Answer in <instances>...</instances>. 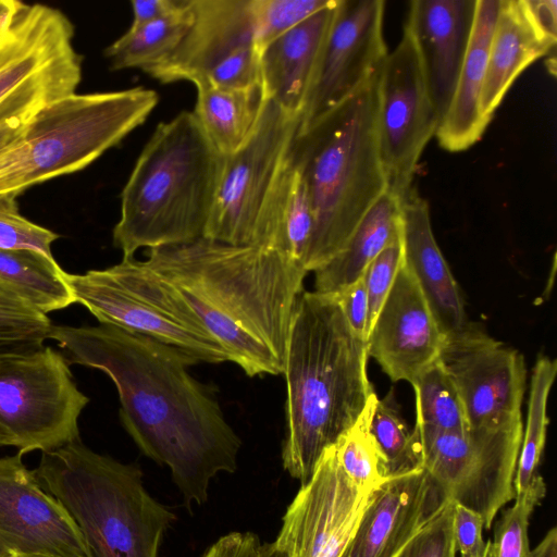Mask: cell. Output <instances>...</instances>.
Listing matches in <instances>:
<instances>
[{
    "label": "cell",
    "mask_w": 557,
    "mask_h": 557,
    "mask_svg": "<svg viewBox=\"0 0 557 557\" xmlns=\"http://www.w3.org/2000/svg\"><path fill=\"white\" fill-rule=\"evenodd\" d=\"M416 394V424L438 431H460L468 426L459 394L438 359L411 383Z\"/></svg>",
    "instance_id": "1f68e13d"
},
{
    "label": "cell",
    "mask_w": 557,
    "mask_h": 557,
    "mask_svg": "<svg viewBox=\"0 0 557 557\" xmlns=\"http://www.w3.org/2000/svg\"><path fill=\"white\" fill-rule=\"evenodd\" d=\"M63 276L74 302L84 306L99 323L147 335L200 362L230 361L178 293L146 261L123 258L103 270L83 274L64 271Z\"/></svg>",
    "instance_id": "ba28073f"
},
{
    "label": "cell",
    "mask_w": 557,
    "mask_h": 557,
    "mask_svg": "<svg viewBox=\"0 0 557 557\" xmlns=\"http://www.w3.org/2000/svg\"><path fill=\"white\" fill-rule=\"evenodd\" d=\"M70 363L104 372L120 399V420L140 451L166 466L185 504L202 505L211 480L237 469L242 442L213 388L195 379L190 354L111 324L52 325Z\"/></svg>",
    "instance_id": "6da1fadb"
},
{
    "label": "cell",
    "mask_w": 557,
    "mask_h": 557,
    "mask_svg": "<svg viewBox=\"0 0 557 557\" xmlns=\"http://www.w3.org/2000/svg\"><path fill=\"white\" fill-rule=\"evenodd\" d=\"M557 374V361L541 355L531 375L527 424L518 456L513 486L516 497L527 494L544 496L546 486L539 472L548 425L547 400Z\"/></svg>",
    "instance_id": "f546056e"
},
{
    "label": "cell",
    "mask_w": 557,
    "mask_h": 557,
    "mask_svg": "<svg viewBox=\"0 0 557 557\" xmlns=\"http://www.w3.org/2000/svg\"><path fill=\"white\" fill-rule=\"evenodd\" d=\"M543 497L539 494L515 497V504L503 512L496 523L493 539L487 542L486 557H557L555 529L533 550L529 545L530 517Z\"/></svg>",
    "instance_id": "836d02e7"
},
{
    "label": "cell",
    "mask_w": 557,
    "mask_h": 557,
    "mask_svg": "<svg viewBox=\"0 0 557 557\" xmlns=\"http://www.w3.org/2000/svg\"><path fill=\"white\" fill-rule=\"evenodd\" d=\"M22 456L0 457V557H91L74 519Z\"/></svg>",
    "instance_id": "e0dca14e"
},
{
    "label": "cell",
    "mask_w": 557,
    "mask_h": 557,
    "mask_svg": "<svg viewBox=\"0 0 557 557\" xmlns=\"http://www.w3.org/2000/svg\"><path fill=\"white\" fill-rule=\"evenodd\" d=\"M193 20L190 0L187 5L168 16L127 29L104 51L111 70L145 71L163 62L185 36Z\"/></svg>",
    "instance_id": "4dcf8cb0"
},
{
    "label": "cell",
    "mask_w": 557,
    "mask_h": 557,
    "mask_svg": "<svg viewBox=\"0 0 557 557\" xmlns=\"http://www.w3.org/2000/svg\"><path fill=\"white\" fill-rule=\"evenodd\" d=\"M159 101L143 86L108 92L73 94L30 117L0 150V196L88 166L145 123Z\"/></svg>",
    "instance_id": "52a82bcc"
},
{
    "label": "cell",
    "mask_w": 557,
    "mask_h": 557,
    "mask_svg": "<svg viewBox=\"0 0 557 557\" xmlns=\"http://www.w3.org/2000/svg\"><path fill=\"white\" fill-rule=\"evenodd\" d=\"M223 162L193 111L158 124L121 193L113 244L123 258L203 237Z\"/></svg>",
    "instance_id": "5b68a950"
},
{
    "label": "cell",
    "mask_w": 557,
    "mask_h": 557,
    "mask_svg": "<svg viewBox=\"0 0 557 557\" xmlns=\"http://www.w3.org/2000/svg\"><path fill=\"white\" fill-rule=\"evenodd\" d=\"M422 468L445 495L490 529L500 508L515 499V473L523 425L438 431L414 426Z\"/></svg>",
    "instance_id": "30bf717a"
},
{
    "label": "cell",
    "mask_w": 557,
    "mask_h": 557,
    "mask_svg": "<svg viewBox=\"0 0 557 557\" xmlns=\"http://www.w3.org/2000/svg\"><path fill=\"white\" fill-rule=\"evenodd\" d=\"M383 0H338L300 115L305 128L357 92L388 51Z\"/></svg>",
    "instance_id": "2e32d148"
},
{
    "label": "cell",
    "mask_w": 557,
    "mask_h": 557,
    "mask_svg": "<svg viewBox=\"0 0 557 557\" xmlns=\"http://www.w3.org/2000/svg\"><path fill=\"white\" fill-rule=\"evenodd\" d=\"M9 557H49V556L35 555V556H9Z\"/></svg>",
    "instance_id": "816d5d0a"
},
{
    "label": "cell",
    "mask_w": 557,
    "mask_h": 557,
    "mask_svg": "<svg viewBox=\"0 0 557 557\" xmlns=\"http://www.w3.org/2000/svg\"><path fill=\"white\" fill-rule=\"evenodd\" d=\"M555 45L534 24L524 0H500L480 102L487 124L517 77Z\"/></svg>",
    "instance_id": "d4e9b609"
},
{
    "label": "cell",
    "mask_w": 557,
    "mask_h": 557,
    "mask_svg": "<svg viewBox=\"0 0 557 557\" xmlns=\"http://www.w3.org/2000/svg\"><path fill=\"white\" fill-rule=\"evenodd\" d=\"M476 0H413L405 24L417 45L440 123L450 106L469 46ZM440 125V124H438Z\"/></svg>",
    "instance_id": "ffe728a7"
},
{
    "label": "cell",
    "mask_w": 557,
    "mask_h": 557,
    "mask_svg": "<svg viewBox=\"0 0 557 557\" xmlns=\"http://www.w3.org/2000/svg\"><path fill=\"white\" fill-rule=\"evenodd\" d=\"M63 274L54 258L38 251L0 249V282L41 313L75 304Z\"/></svg>",
    "instance_id": "f1b7e54d"
},
{
    "label": "cell",
    "mask_w": 557,
    "mask_h": 557,
    "mask_svg": "<svg viewBox=\"0 0 557 557\" xmlns=\"http://www.w3.org/2000/svg\"><path fill=\"white\" fill-rule=\"evenodd\" d=\"M368 357L366 339L354 332L334 295L301 293L283 371L287 432L282 449L285 471L301 484L376 396Z\"/></svg>",
    "instance_id": "3957f363"
},
{
    "label": "cell",
    "mask_w": 557,
    "mask_h": 557,
    "mask_svg": "<svg viewBox=\"0 0 557 557\" xmlns=\"http://www.w3.org/2000/svg\"><path fill=\"white\" fill-rule=\"evenodd\" d=\"M259 557H282L275 552L272 544H262Z\"/></svg>",
    "instance_id": "c3c4849f"
},
{
    "label": "cell",
    "mask_w": 557,
    "mask_h": 557,
    "mask_svg": "<svg viewBox=\"0 0 557 557\" xmlns=\"http://www.w3.org/2000/svg\"><path fill=\"white\" fill-rule=\"evenodd\" d=\"M201 557H228L220 552L206 550Z\"/></svg>",
    "instance_id": "681fc988"
},
{
    "label": "cell",
    "mask_w": 557,
    "mask_h": 557,
    "mask_svg": "<svg viewBox=\"0 0 557 557\" xmlns=\"http://www.w3.org/2000/svg\"><path fill=\"white\" fill-rule=\"evenodd\" d=\"M380 71L339 106L298 128L290 144L313 213L307 272L320 269L343 248L387 190L377 141Z\"/></svg>",
    "instance_id": "277c9868"
},
{
    "label": "cell",
    "mask_w": 557,
    "mask_h": 557,
    "mask_svg": "<svg viewBox=\"0 0 557 557\" xmlns=\"http://www.w3.org/2000/svg\"><path fill=\"white\" fill-rule=\"evenodd\" d=\"M193 113L210 143L222 154L237 151L249 139L267 97L262 85L222 88L199 85Z\"/></svg>",
    "instance_id": "83f0119b"
},
{
    "label": "cell",
    "mask_w": 557,
    "mask_h": 557,
    "mask_svg": "<svg viewBox=\"0 0 557 557\" xmlns=\"http://www.w3.org/2000/svg\"><path fill=\"white\" fill-rule=\"evenodd\" d=\"M74 26L60 10L23 3L0 37V103L53 63L76 52Z\"/></svg>",
    "instance_id": "44dd1931"
},
{
    "label": "cell",
    "mask_w": 557,
    "mask_h": 557,
    "mask_svg": "<svg viewBox=\"0 0 557 557\" xmlns=\"http://www.w3.org/2000/svg\"><path fill=\"white\" fill-rule=\"evenodd\" d=\"M337 1L332 0L260 50L265 97L289 113L301 115Z\"/></svg>",
    "instance_id": "603a6c76"
},
{
    "label": "cell",
    "mask_w": 557,
    "mask_h": 557,
    "mask_svg": "<svg viewBox=\"0 0 557 557\" xmlns=\"http://www.w3.org/2000/svg\"><path fill=\"white\" fill-rule=\"evenodd\" d=\"M44 346L39 342H7L0 341V358L11 355L32 352Z\"/></svg>",
    "instance_id": "f6af8a7d"
},
{
    "label": "cell",
    "mask_w": 557,
    "mask_h": 557,
    "mask_svg": "<svg viewBox=\"0 0 557 557\" xmlns=\"http://www.w3.org/2000/svg\"><path fill=\"white\" fill-rule=\"evenodd\" d=\"M299 124L300 114L289 113L267 98L249 139L224 156L203 237L256 246L262 214Z\"/></svg>",
    "instance_id": "8fae6325"
},
{
    "label": "cell",
    "mask_w": 557,
    "mask_h": 557,
    "mask_svg": "<svg viewBox=\"0 0 557 557\" xmlns=\"http://www.w3.org/2000/svg\"><path fill=\"white\" fill-rule=\"evenodd\" d=\"M34 473L74 519L91 557H159L175 516L148 493L137 465L77 440L42 453Z\"/></svg>",
    "instance_id": "8992f818"
},
{
    "label": "cell",
    "mask_w": 557,
    "mask_h": 557,
    "mask_svg": "<svg viewBox=\"0 0 557 557\" xmlns=\"http://www.w3.org/2000/svg\"><path fill=\"white\" fill-rule=\"evenodd\" d=\"M189 0H132L133 21L128 29L162 18L184 9Z\"/></svg>",
    "instance_id": "7bdbcfd3"
},
{
    "label": "cell",
    "mask_w": 557,
    "mask_h": 557,
    "mask_svg": "<svg viewBox=\"0 0 557 557\" xmlns=\"http://www.w3.org/2000/svg\"><path fill=\"white\" fill-rule=\"evenodd\" d=\"M377 95V141L387 190L401 200L412 187L421 154L440 124L406 24L381 67Z\"/></svg>",
    "instance_id": "4fadbf2b"
},
{
    "label": "cell",
    "mask_w": 557,
    "mask_h": 557,
    "mask_svg": "<svg viewBox=\"0 0 557 557\" xmlns=\"http://www.w3.org/2000/svg\"><path fill=\"white\" fill-rule=\"evenodd\" d=\"M26 122L27 121H12L0 124V150L18 136Z\"/></svg>",
    "instance_id": "7dc6e473"
},
{
    "label": "cell",
    "mask_w": 557,
    "mask_h": 557,
    "mask_svg": "<svg viewBox=\"0 0 557 557\" xmlns=\"http://www.w3.org/2000/svg\"><path fill=\"white\" fill-rule=\"evenodd\" d=\"M372 492L351 481L329 447L288 506L273 548L282 557H342Z\"/></svg>",
    "instance_id": "9a60e30c"
},
{
    "label": "cell",
    "mask_w": 557,
    "mask_h": 557,
    "mask_svg": "<svg viewBox=\"0 0 557 557\" xmlns=\"http://www.w3.org/2000/svg\"><path fill=\"white\" fill-rule=\"evenodd\" d=\"M146 263L172 286L248 376L283 374L307 272L277 250L207 237L148 249Z\"/></svg>",
    "instance_id": "7a4b0ae2"
},
{
    "label": "cell",
    "mask_w": 557,
    "mask_h": 557,
    "mask_svg": "<svg viewBox=\"0 0 557 557\" xmlns=\"http://www.w3.org/2000/svg\"><path fill=\"white\" fill-rule=\"evenodd\" d=\"M52 325L47 314L0 282V341L44 343Z\"/></svg>",
    "instance_id": "8d00e7d4"
},
{
    "label": "cell",
    "mask_w": 557,
    "mask_h": 557,
    "mask_svg": "<svg viewBox=\"0 0 557 557\" xmlns=\"http://www.w3.org/2000/svg\"><path fill=\"white\" fill-rule=\"evenodd\" d=\"M403 262L404 249L400 238L383 249L363 272L362 278L369 307L367 335L393 286Z\"/></svg>",
    "instance_id": "f35d334b"
},
{
    "label": "cell",
    "mask_w": 557,
    "mask_h": 557,
    "mask_svg": "<svg viewBox=\"0 0 557 557\" xmlns=\"http://www.w3.org/2000/svg\"><path fill=\"white\" fill-rule=\"evenodd\" d=\"M65 356L50 346L0 358V434L21 455L48 453L79 440L89 398Z\"/></svg>",
    "instance_id": "9c48e42d"
},
{
    "label": "cell",
    "mask_w": 557,
    "mask_h": 557,
    "mask_svg": "<svg viewBox=\"0 0 557 557\" xmlns=\"http://www.w3.org/2000/svg\"><path fill=\"white\" fill-rule=\"evenodd\" d=\"M312 231L313 213L307 186L288 151L262 214L256 246L277 250L305 270Z\"/></svg>",
    "instance_id": "4316f807"
},
{
    "label": "cell",
    "mask_w": 557,
    "mask_h": 557,
    "mask_svg": "<svg viewBox=\"0 0 557 557\" xmlns=\"http://www.w3.org/2000/svg\"><path fill=\"white\" fill-rule=\"evenodd\" d=\"M23 2L0 0V37L7 32Z\"/></svg>",
    "instance_id": "bcb514c9"
},
{
    "label": "cell",
    "mask_w": 557,
    "mask_h": 557,
    "mask_svg": "<svg viewBox=\"0 0 557 557\" xmlns=\"http://www.w3.org/2000/svg\"><path fill=\"white\" fill-rule=\"evenodd\" d=\"M500 0H476L467 53L448 111L435 137L445 150L458 152L475 144L487 127L480 110L488 51Z\"/></svg>",
    "instance_id": "cb8c5ba5"
},
{
    "label": "cell",
    "mask_w": 557,
    "mask_h": 557,
    "mask_svg": "<svg viewBox=\"0 0 557 557\" xmlns=\"http://www.w3.org/2000/svg\"><path fill=\"white\" fill-rule=\"evenodd\" d=\"M449 502L424 469L384 480L342 557H396Z\"/></svg>",
    "instance_id": "d6986e66"
},
{
    "label": "cell",
    "mask_w": 557,
    "mask_h": 557,
    "mask_svg": "<svg viewBox=\"0 0 557 557\" xmlns=\"http://www.w3.org/2000/svg\"><path fill=\"white\" fill-rule=\"evenodd\" d=\"M443 341L421 287L404 261L367 335L368 356L391 380L411 384L438 359Z\"/></svg>",
    "instance_id": "ac0fdd59"
},
{
    "label": "cell",
    "mask_w": 557,
    "mask_h": 557,
    "mask_svg": "<svg viewBox=\"0 0 557 557\" xmlns=\"http://www.w3.org/2000/svg\"><path fill=\"white\" fill-rule=\"evenodd\" d=\"M482 519L474 512L454 504V536L460 557H486Z\"/></svg>",
    "instance_id": "60d3db41"
},
{
    "label": "cell",
    "mask_w": 557,
    "mask_h": 557,
    "mask_svg": "<svg viewBox=\"0 0 557 557\" xmlns=\"http://www.w3.org/2000/svg\"><path fill=\"white\" fill-rule=\"evenodd\" d=\"M334 296L354 332L366 339L369 307L362 276Z\"/></svg>",
    "instance_id": "b9f144b4"
},
{
    "label": "cell",
    "mask_w": 557,
    "mask_h": 557,
    "mask_svg": "<svg viewBox=\"0 0 557 557\" xmlns=\"http://www.w3.org/2000/svg\"><path fill=\"white\" fill-rule=\"evenodd\" d=\"M1 446H5V442H4L3 436L0 434V447Z\"/></svg>",
    "instance_id": "f907efd6"
},
{
    "label": "cell",
    "mask_w": 557,
    "mask_h": 557,
    "mask_svg": "<svg viewBox=\"0 0 557 557\" xmlns=\"http://www.w3.org/2000/svg\"><path fill=\"white\" fill-rule=\"evenodd\" d=\"M454 503L446 506L396 557H456Z\"/></svg>",
    "instance_id": "ab89813d"
},
{
    "label": "cell",
    "mask_w": 557,
    "mask_h": 557,
    "mask_svg": "<svg viewBox=\"0 0 557 557\" xmlns=\"http://www.w3.org/2000/svg\"><path fill=\"white\" fill-rule=\"evenodd\" d=\"M404 261L411 270L443 334L468 321L459 287L435 240L428 201L416 188L401 198Z\"/></svg>",
    "instance_id": "7402d4cb"
},
{
    "label": "cell",
    "mask_w": 557,
    "mask_h": 557,
    "mask_svg": "<svg viewBox=\"0 0 557 557\" xmlns=\"http://www.w3.org/2000/svg\"><path fill=\"white\" fill-rule=\"evenodd\" d=\"M59 235L24 218L15 197L0 196V249L34 250L53 258L51 245Z\"/></svg>",
    "instance_id": "74e56055"
},
{
    "label": "cell",
    "mask_w": 557,
    "mask_h": 557,
    "mask_svg": "<svg viewBox=\"0 0 557 557\" xmlns=\"http://www.w3.org/2000/svg\"><path fill=\"white\" fill-rule=\"evenodd\" d=\"M190 10L191 24L175 50L143 72L162 84L261 85L253 0H190Z\"/></svg>",
    "instance_id": "7c38bea8"
},
{
    "label": "cell",
    "mask_w": 557,
    "mask_h": 557,
    "mask_svg": "<svg viewBox=\"0 0 557 557\" xmlns=\"http://www.w3.org/2000/svg\"><path fill=\"white\" fill-rule=\"evenodd\" d=\"M401 238V200L386 190L368 210L343 248L314 271V292L335 295L355 283L369 263Z\"/></svg>",
    "instance_id": "484cf974"
},
{
    "label": "cell",
    "mask_w": 557,
    "mask_h": 557,
    "mask_svg": "<svg viewBox=\"0 0 557 557\" xmlns=\"http://www.w3.org/2000/svg\"><path fill=\"white\" fill-rule=\"evenodd\" d=\"M332 0H253L256 44L259 51Z\"/></svg>",
    "instance_id": "d590c367"
},
{
    "label": "cell",
    "mask_w": 557,
    "mask_h": 557,
    "mask_svg": "<svg viewBox=\"0 0 557 557\" xmlns=\"http://www.w3.org/2000/svg\"><path fill=\"white\" fill-rule=\"evenodd\" d=\"M529 14L537 28L557 41V2L555 0H524Z\"/></svg>",
    "instance_id": "ee69618b"
},
{
    "label": "cell",
    "mask_w": 557,
    "mask_h": 557,
    "mask_svg": "<svg viewBox=\"0 0 557 557\" xmlns=\"http://www.w3.org/2000/svg\"><path fill=\"white\" fill-rule=\"evenodd\" d=\"M370 432L383 458L386 479L423 469L419 444L412 432L407 431L393 395L377 398Z\"/></svg>",
    "instance_id": "d6a6232c"
},
{
    "label": "cell",
    "mask_w": 557,
    "mask_h": 557,
    "mask_svg": "<svg viewBox=\"0 0 557 557\" xmlns=\"http://www.w3.org/2000/svg\"><path fill=\"white\" fill-rule=\"evenodd\" d=\"M438 361L459 394L469 428L522 423L527 368L517 349L468 322L444 335Z\"/></svg>",
    "instance_id": "5bb4252c"
},
{
    "label": "cell",
    "mask_w": 557,
    "mask_h": 557,
    "mask_svg": "<svg viewBox=\"0 0 557 557\" xmlns=\"http://www.w3.org/2000/svg\"><path fill=\"white\" fill-rule=\"evenodd\" d=\"M377 400L373 397L357 422L334 445L344 472L362 488L374 490L384 480L385 467L370 432V421Z\"/></svg>",
    "instance_id": "e575fe53"
}]
</instances>
